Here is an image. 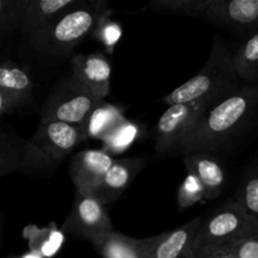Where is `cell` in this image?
<instances>
[{"label": "cell", "mask_w": 258, "mask_h": 258, "mask_svg": "<svg viewBox=\"0 0 258 258\" xmlns=\"http://www.w3.org/2000/svg\"><path fill=\"white\" fill-rule=\"evenodd\" d=\"M105 204L91 190H76L75 203L63 224V232L90 241L92 237L113 232Z\"/></svg>", "instance_id": "obj_8"}, {"label": "cell", "mask_w": 258, "mask_h": 258, "mask_svg": "<svg viewBox=\"0 0 258 258\" xmlns=\"http://www.w3.org/2000/svg\"><path fill=\"white\" fill-rule=\"evenodd\" d=\"M58 161L50 158L32 140L20 138L14 130H2L0 138V171L2 175L13 171L29 175L50 174Z\"/></svg>", "instance_id": "obj_6"}, {"label": "cell", "mask_w": 258, "mask_h": 258, "mask_svg": "<svg viewBox=\"0 0 258 258\" xmlns=\"http://www.w3.org/2000/svg\"><path fill=\"white\" fill-rule=\"evenodd\" d=\"M202 223L203 218L198 217L174 231L155 236L149 258H190Z\"/></svg>", "instance_id": "obj_15"}, {"label": "cell", "mask_w": 258, "mask_h": 258, "mask_svg": "<svg viewBox=\"0 0 258 258\" xmlns=\"http://www.w3.org/2000/svg\"><path fill=\"white\" fill-rule=\"evenodd\" d=\"M32 98L33 81L27 71L13 60H5L0 67V113L12 112Z\"/></svg>", "instance_id": "obj_11"}, {"label": "cell", "mask_w": 258, "mask_h": 258, "mask_svg": "<svg viewBox=\"0 0 258 258\" xmlns=\"http://www.w3.org/2000/svg\"><path fill=\"white\" fill-rule=\"evenodd\" d=\"M125 120L126 118L117 108L101 103L85 123V127L88 138L101 139L103 141L113 128Z\"/></svg>", "instance_id": "obj_20"}, {"label": "cell", "mask_w": 258, "mask_h": 258, "mask_svg": "<svg viewBox=\"0 0 258 258\" xmlns=\"http://www.w3.org/2000/svg\"><path fill=\"white\" fill-rule=\"evenodd\" d=\"M204 18L251 37L258 32V0H209Z\"/></svg>", "instance_id": "obj_10"}, {"label": "cell", "mask_w": 258, "mask_h": 258, "mask_svg": "<svg viewBox=\"0 0 258 258\" xmlns=\"http://www.w3.org/2000/svg\"><path fill=\"white\" fill-rule=\"evenodd\" d=\"M233 62L239 80L256 82L258 80V32L239 45L233 54Z\"/></svg>", "instance_id": "obj_19"}, {"label": "cell", "mask_w": 258, "mask_h": 258, "mask_svg": "<svg viewBox=\"0 0 258 258\" xmlns=\"http://www.w3.org/2000/svg\"><path fill=\"white\" fill-rule=\"evenodd\" d=\"M23 0H2L0 2V27L3 35L18 29L22 14Z\"/></svg>", "instance_id": "obj_24"}, {"label": "cell", "mask_w": 258, "mask_h": 258, "mask_svg": "<svg viewBox=\"0 0 258 258\" xmlns=\"http://www.w3.org/2000/svg\"><path fill=\"white\" fill-rule=\"evenodd\" d=\"M209 0H154L146 5L145 9L183 17L204 18Z\"/></svg>", "instance_id": "obj_21"}, {"label": "cell", "mask_w": 258, "mask_h": 258, "mask_svg": "<svg viewBox=\"0 0 258 258\" xmlns=\"http://www.w3.org/2000/svg\"><path fill=\"white\" fill-rule=\"evenodd\" d=\"M197 258H233V257L229 256V254L226 253L224 251H217V252H212V253L203 254V256L197 257Z\"/></svg>", "instance_id": "obj_28"}, {"label": "cell", "mask_w": 258, "mask_h": 258, "mask_svg": "<svg viewBox=\"0 0 258 258\" xmlns=\"http://www.w3.org/2000/svg\"><path fill=\"white\" fill-rule=\"evenodd\" d=\"M111 63L102 53L77 54L72 58V77L92 91L100 100L110 93Z\"/></svg>", "instance_id": "obj_13"}, {"label": "cell", "mask_w": 258, "mask_h": 258, "mask_svg": "<svg viewBox=\"0 0 258 258\" xmlns=\"http://www.w3.org/2000/svg\"><path fill=\"white\" fill-rule=\"evenodd\" d=\"M90 242L102 258H149L154 237L136 239L113 231L92 237Z\"/></svg>", "instance_id": "obj_16"}, {"label": "cell", "mask_w": 258, "mask_h": 258, "mask_svg": "<svg viewBox=\"0 0 258 258\" xmlns=\"http://www.w3.org/2000/svg\"><path fill=\"white\" fill-rule=\"evenodd\" d=\"M258 110V86H247L212 103L202 115L185 143L181 155L221 148L251 123Z\"/></svg>", "instance_id": "obj_1"}, {"label": "cell", "mask_w": 258, "mask_h": 258, "mask_svg": "<svg viewBox=\"0 0 258 258\" xmlns=\"http://www.w3.org/2000/svg\"><path fill=\"white\" fill-rule=\"evenodd\" d=\"M238 76L233 54L227 45L214 38L203 67L190 80L176 87L163 98L164 103H204L212 105L224 96L238 90Z\"/></svg>", "instance_id": "obj_3"}, {"label": "cell", "mask_w": 258, "mask_h": 258, "mask_svg": "<svg viewBox=\"0 0 258 258\" xmlns=\"http://www.w3.org/2000/svg\"><path fill=\"white\" fill-rule=\"evenodd\" d=\"M189 174L198 179L204 189L207 201L216 199L226 184V171L217 158L208 151H197L184 155L183 159Z\"/></svg>", "instance_id": "obj_14"}, {"label": "cell", "mask_w": 258, "mask_h": 258, "mask_svg": "<svg viewBox=\"0 0 258 258\" xmlns=\"http://www.w3.org/2000/svg\"><path fill=\"white\" fill-rule=\"evenodd\" d=\"M144 161L141 159H122L116 160L110 170L106 173L101 183L96 186L93 194L103 204L112 203L120 198L121 194L127 189L139 171L141 170Z\"/></svg>", "instance_id": "obj_18"}, {"label": "cell", "mask_w": 258, "mask_h": 258, "mask_svg": "<svg viewBox=\"0 0 258 258\" xmlns=\"http://www.w3.org/2000/svg\"><path fill=\"white\" fill-rule=\"evenodd\" d=\"M221 251L233 258H258V236L237 239Z\"/></svg>", "instance_id": "obj_26"}, {"label": "cell", "mask_w": 258, "mask_h": 258, "mask_svg": "<svg viewBox=\"0 0 258 258\" xmlns=\"http://www.w3.org/2000/svg\"><path fill=\"white\" fill-rule=\"evenodd\" d=\"M87 139L85 125L50 120L39 121L37 131L30 140L59 163Z\"/></svg>", "instance_id": "obj_9"}, {"label": "cell", "mask_w": 258, "mask_h": 258, "mask_svg": "<svg viewBox=\"0 0 258 258\" xmlns=\"http://www.w3.org/2000/svg\"><path fill=\"white\" fill-rule=\"evenodd\" d=\"M80 0H23L18 30L28 35L38 32Z\"/></svg>", "instance_id": "obj_17"}, {"label": "cell", "mask_w": 258, "mask_h": 258, "mask_svg": "<svg viewBox=\"0 0 258 258\" xmlns=\"http://www.w3.org/2000/svg\"><path fill=\"white\" fill-rule=\"evenodd\" d=\"M209 106L204 103H175L169 106L159 118L155 128L156 153L161 155L178 154Z\"/></svg>", "instance_id": "obj_7"}, {"label": "cell", "mask_w": 258, "mask_h": 258, "mask_svg": "<svg viewBox=\"0 0 258 258\" xmlns=\"http://www.w3.org/2000/svg\"><path fill=\"white\" fill-rule=\"evenodd\" d=\"M102 103L92 91L75 77L58 83L45 100L40 111V121H63L85 125L96 108Z\"/></svg>", "instance_id": "obj_5"}, {"label": "cell", "mask_w": 258, "mask_h": 258, "mask_svg": "<svg viewBox=\"0 0 258 258\" xmlns=\"http://www.w3.org/2000/svg\"><path fill=\"white\" fill-rule=\"evenodd\" d=\"M236 202L258 219V163L254 164L242 179L236 193Z\"/></svg>", "instance_id": "obj_22"}, {"label": "cell", "mask_w": 258, "mask_h": 258, "mask_svg": "<svg viewBox=\"0 0 258 258\" xmlns=\"http://www.w3.org/2000/svg\"><path fill=\"white\" fill-rule=\"evenodd\" d=\"M138 126L131 122V121L125 120L117 127L113 128L108 134L107 138L103 140L105 150L108 154L122 153V151H125L134 143V140L138 136Z\"/></svg>", "instance_id": "obj_23"}, {"label": "cell", "mask_w": 258, "mask_h": 258, "mask_svg": "<svg viewBox=\"0 0 258 258\" xmlns=\"http://www.w3.org/2000/svg\"><path fill=\"white\" fill-rule=\"evenodd\" d=\"M116 160L106 150H83L73 156L70 175L76 190H93Z\"/></svg>", "instance_id": "obj_12"}, {"label": "cell", "mask_w": 258, "mask_h": 258, "mask_svg": "<svg viewBox=\"0 0 258 258\" xmlns=\"http://www.w3.org/2000/svg\"><path fill=\"white\" fill-rule=\"evenodd\" d=\"M252 236H258V219L238 202H229L203 219L191 247L190 258L221 251L237 239Z\"/></svg>", "instance_id": "obj_4"}, {"label": "cell", "mask_w": 258, "mask_h": 258, "mask_svg": "<svg viewBox=\"0 0 258 258\" xmlns=\"http://www.w3.org/2000/svg\"><path fill=\"white\" fill-rule=\"evenodd\" d=\"M110 14L106 2L80 0L44 28L28 35V45L39 62L50 64L70 54Z\"/></svg>", "instance_id": "obj_2"}, {"label": "cell", "mask_w": 258, "mask_h": 258, "mask_svg": "<svg viewBox=\"0 0 258 258\" xmlns=\"http://www.w3.org/2000/svg\"><path fill=\"white\" fill-rule=\"evenodd\" d=\"M95 32H98V38L107 45L115 44L121 35V29L117 24L110 22L108 17L98 24Z\"/></svg>", "instance_id": "obj_27"}, {"label": "cell", "mask_w": 258, "mask_h": 258, "mask_svg": "<svg viewBox=\"0 0 258 258\" xmlns=\"http://www.w3.org/2000/svg\"><path fill=\"white\" fill-rule=\"evenodd\" d=\"M204 199H206V194H204L203 186L199 183L198 179L189 174L179 188V206H180V208H188V207L194 206L196 203H199Z\"/></svg>", "instance_id": "obj_25"}]
</instances>
